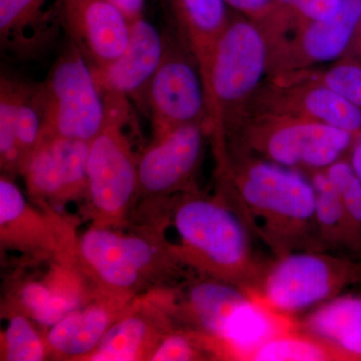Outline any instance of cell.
<instances>
[{"instance_id": "cell-1", "label": "cell", "mask_w": 361, "mask_h": 361, "mask_svg": "<svg viewBox=\"0 0 361 361\" xmlns=\"http://www.w3.org/2000/svg\"><path fill=\"white\" fill-rule=\"evenodd\" d=\"M215 157L218 191L273 258L325 250L316 223L315 190L307 174L226 144Z\"/></svg>"}, {"instance_id": "cell-2", "label": "cell", "mask_w": 361, "mask_h": 361, "mask_svg": "<svg viewBox=\"0 0 361 361\" xmlns=\"http://www.w3.org/2000/svg\"><path fill=\"white\" fill-rule=\"evenodd\" d=\"M164 201L165 223L178 237L171 249L180 264L252 295L268 262L256 253L255 237L230 202L219 191L214 196L187 192Z\"/></svg>"}, {"instance_id": "cell-3", "label": "cell", "mask_w": 361, "mask_h": 361, "mask_svg": "<svg viewBox=\"0 0 361 361\" xmlns=\"http://www.w3.org/2000/svg\"><path fill=\"white\" fill-rule=\"evenodd\" d=\"M123 228L92 224L77 240L75 265L97 292L134 299L184 268L165 237Z\"/></svg>"}, {"instance_id": "cell-4", "label": "cell", "mask_w": 361, "mask_h": 361, "mask_svg": "<svg viewBox=\"0 0 361 361\" xmlns=\"http://www.w3.org/2000/svg\"><path fill=\"white\" fill-rule=\"evenodd\" d=\"M269 47L250 18H231L214 51L205 84L213 142L225 141L243 120L268 73Z\"/></svg>"}, {"instance_id": "cell-5", "label": "cell", "mask_w": 361, "mask_h": 361, "mask_svg": "<svg viewBox=\"0 0 361 361\" xmlns=\"http://www.w3.org/2000/svg\"><path fill=\"white\" fill-rule=\"evenodd\" d=\"M104 99V127L89 145L85 198L92 224L123 228L140 198L139 155L127 132L135 116L128 97Z\"/></svg>"}, {"instance_id": "cell-6", "label": "cell", "mask_w": 361, "mask_h": 361, "mask_svg": "<svg viewBox=\"0 0 361 361\" xmlns=\"http://www.w3.org/2000/svg\"><path fill=\"white\" fill-rule=\"evenodd\" d=\"M357 137L346 130L308 118L277 114L246 115L228 146L282 167L308 174L346 158Z\"/></svg>"}, {"instance_id": "cell-7", "label": "cell", "mask_w": 361, "mask_h": 361, "mask_svg": "<svg viewBox=\"0 0 361 361\" xmlns=\"http://www.w3.org/2000/svg\"><path fill=\"white\" fill-rule=\"evenodd\" d=\"M361 280V262L336 252H291L267 263L254 300L288 318L310 311Z\"/></svg>"}, {"instance_id": "cell-8", "label": "cell", "mask_w": 361, "mask_h": 361, "mask_svg": "<svg viewBox=\"0 0 361 361\" xmlns=\"http://www.w3.org/2000/svg\"><path fill=\"white\" fill-rule=\"evenodd\" d=\"M45 135L90 142L103 129L106 104L84 54L71 42L40 84Z\"/></svg>"}, {"instance_id": "cell-9", "label": "cell", "mask_w": 361, "mask_h": 361, "mask_svg": "<svg viewBox=\"0 0 361 361\" xmlns=\"http://www.w3.org/2000/svg\"><path fill=\"white\" fill-rule=\"evenodd\" d=\"M154 135L182 126L200 123L211 133L203 78L189 47L166 39V51L142 97Z\"/></svg>"}, {"instance_id": "cell-10", "label": "cell", "mask_w": 361, "mask_h": 361, "mask_svg": "<svg viewBox=\"0 0 361 361\" xmlns=\"http://www.w3.org/2000/svg\"><path fill=\"white\" fill-rule=\"evenodd\" d=\"M32 205L11 176L0 178V241L30 257L75 265L77 238L54 210Z\"/></svg>"}, {"instance_id": "cell-11", "label": "cell", "mask_w": 361, "mask_h": 361, "mask_svg": "<svg viewBox=\"0 0 361 361\" xmlns=\"http://www.w3.org/2000/svg\"><path fill=\"white\" fill-rule=\"evenodd\" d=\"M254 113L298 116L361 135L360 109L303 71L272 75L261 85L245 116Z\"/></svg>"}, {"instance_id": "cell-12", "label": "cell", "mask_w": 361, "mask_h": 361, "mask_svg": "<svg viewBox=\"0 0 361 361\" xmlns=\"http://www.w3.org/2000/svg\"><path fill=\"white\" fill-rule=\"evenodd\" d=\"M210 130L200 123L182 126L161 134L139 155L140 198L154 203L198 191L196 176Z\"/></svg>"}, {"instance_id": "cell-13", "label": "cell", "mask_w": 361, "mask_h": 361, "mask_svg": "<svg viewBox=\"0 0 361 361\" xmlns=\"http://www.w3.org/2000/svg\"><path fill=\"white\" fill-rule=\"evenodd\" d=\"M90 142L44 135L23 169L30 200L54 210L87 195Z\"/></svg>"}, {"instance_id": "cell-14", "label": "cell", "mask_w": 361, "mask_h": 361, "mask_svg": "<svg viewBox=\"0 0 361 361\" xmlns=\"http://www.w3.org/2000/svg\"><path fill=\"white\" fill-rule=\"evenodd\" d=\"M360 18L361 0H344L331 18L292 26L293 39L269 47L268 73L282 75L343 58Z\"/></svg>"}, {"instance_id": "cell-15", "label": "cell", "mask_w": 361, "mask_h": 361, "mask_svg": "<svg viewBox=\"0 0 361 361\" xmlns=\"http://www.w3.org/2000/svg\"><path fill=\"white\" fill-rule=\"evenodd\" d=\"M45 135L40 84L1 73L0 77V168L20 175Z\"/></svg>"}, {"instance_id": "cell-16", "label": "cell", "mask_w": 361, "mask_h": 361, "mask_svg": "<svg viewBox=\"0 0 361 361\" xmlns=\"http://www.w3.org/2000/svg\"><path fill=\"white\" fill-rule=\"evenodd\" d=\"M56 13L70 42L92 68L118 59L130 39V20L106 0H56Z\"/></svg>"}, {"instance_id": "cell-17", "label": "cell", "mask_w": 361, "mask_h": 361, "mask_svg": "<svg viewBox=\"0 0 361 361\" xmlns=\"http://www.w3.org/2000/svg\"><path fill=\"white\" fill-rule=\"evenodd\" d=\"M165 51V37L144 16L130 21L129 42L123 54L103 68H92L103 96L128 97L142 104Z\"/></svg>"}, {"instance_id": "cell-18", "label": "cell", "mask_w": 361, "mask_h": 361, "mask_svg": "<svg viewBox=\"0 0 361 361\" xmlns=\"http://www.w3.org/2000/svg\"><path fill=\"white\" fill-rule=\"evenodd\" d=\"M133 300L97 291L92 300L49 327L45 336L49 353L66 360H85L111 325L130 310Z\"/></svg>"}, {"instance_id": "cell-19", "label": "cell", "mask_w": 361, "mask_h": 361, "mask_svg": "<svg viewBox=\"0 0 361 361\" xmlns=\"http://www.w3.org/2000/svg\"><path fill=\"white\" fill-rule=\"evenodd\" d=\"M254 301L248 291L236 285L199 276L183 291L176 310L193 331L210 338L221 357H224L223 339L230 322Z\"/></svg>"}, {"instance_id": "cell-20", "label": "cell", "mask_w": 361, "mask_h": 361, "mask_svg": "<svg viewBox=\"0 0 361 361\" xmlns=\"http://www.w3.org/2000/svg\"><path fill=\"white\" fill-rule=\"evenodd\" d=\"M47 0H0L1 49L14 58H37L58 35V14L45 11Z\"/></svg>"}, {"instance_id": "cell-21", "label": "cell", "mask_w": 361, "mask_h": 361, "mask_svg": "<svg viewBox=\"0 0 361 361\" xmlns=\"http://www.w3.org/2000/svg\"><path fill=\"white\" fill-rule=\"evenodd\" d=\"M169 331L167 317L157 319L153 313L133 305L111 325L103 341L85 360H149Z\"/></svg>"}, {"instance_id": "cell-22", "label": "cell", "mask_w": 361, "mask_h": 361, "mask_svg": "<svg viewBox=\"0 0 361 361\" xmlns=\"http://www.w3.org/2000/svg\"><path fill=\"white\" fill-rule=\"evenodd\" d=\"M183 39L193 54L204 87L216 45L229 23L226 0H174Z\"/></svg>"}, {"instance_id": "cell-23", "label": "cell", "mask_w": 361, "mask_h": 361, "mask_svg": "<svg viewBox=\"0 0 361 361\" xmlns=\"http://www.w3.org/2000/svg\"><path fill=\"white\" fill-rule=\"evenodd\" d=\"M315 190V217L325 250L361 255V231L342 203L324 171L308 173Z\"/></svg>"}, {"instance_id": "cell-24", "label": "cell", "mask_w": 361, "mask_h": 361, "mask_svg": "<svg viewBox=\"0 0 361 361\" xmlns=\"http://www.w3.org/2000/svg\"><path fill=\"white\" fill-rule=\"evenodd\" d=\"M252 361L348 360V356L330 343L296 329L279 330L266 337L243 355Z\"/></svg>"}, {"instance_id": "cell-25", "label": "cell", "mask_w": 361, "mask_h": 361, "mask_svg": "<svg viewBox=\"0 0 361 361\" xmlns=\"http://www.w3.org/2000/svg\"><path fill=\"white\" fill-rule=\"evenodd\" d=\"M61 283V284H63ZM61 279L54 282H28L20 287L16 295L18 308L33 322L51 327L71 311L87 302L78 288L66 290Z\"/></svg>"}, {"instance_id": "cell-26", "label": "cell", "mask_w": 361, "mask_h": 361, "mask_svg": "<svg viewBox=\"0 0 361 361\" xmlns=\"http://www.w3.org/2000/svg\"><path fill=\"white\" fill-rule=\"evenodd\" d=\"M360 325L361 295H338L308 311L296 327L336 344Z\"/></svg>"}, {"instance_id": "cell-27", "label": "cell", "mask_w": 361, "mask_h": 361, "mask_svg": "<svg viewBox=\"0 0 361 361\" xmlns=\"http://www.w3.org/2000/svg\"><path fill=\"white\" fill-rule=\"evenodd\" d=\"M49 353L45 338L37 332L32 318L23 311L11 310L6 329L2 334L1 360L42 361Z\"/></svg>"}, {"instance_id": "cell-28", "label": "cell", "mask_w": 361, "mask_h": 361, "mask_svg": "<svg viewBox=\"0 0 361 361\" xmlns=\"http://www.w3.org/2000/svg\"><path fill=\"white\" fill-rule=\"evenodd\" d=\"M217 357L208 339L195 331H169L149 361H192Z\"/></svg>"}, {"instance_id": "cell-29", "label": "cell", "mask_w": 361, "mask_h": 361, "mask_svg": "<svg viewBox=\"0 0 361 361\" xmlns=\"http://www.w3.org/2000/svg\"><path fill=\"white\" fill-rule=\"evenodd\" d=\"M303 71L306 75L336 90L361 110V61L344 56L325 70Z\"/></svg>"}, {"instance_id": "cell-30", "label": "cell", "mask_w": 361, "mask_h": 361, "mask_svg": "<svg viewBox=\"0 0 361 361\" xmlns=\"http://www.w3.org/2000/svg\"><path fill=\"white\" fill-rule=\"evenodd\" d=\"M323 171L336 188L351 219L361 231V180L355 174L348 157Z\"/></svg>"}, {"instance_id": "cell-31", "label": "cell", "mask_w": 361, "mask_h": 361, "mask_svg": "<svg viewBox=\"0 0 361 361\" xmlns=\"http://www.w3.org/2000/svg\"><path fill=\"white\" fill-rule=\"evenodd\" d=\"M299 2L300 0H271L267 16L258 23L265 35H272L288 30L293 23L294 13Z\"/></svg>"}, {"instance_id": "cell-32", "label": "cell", "mask_w": 361, "mask_h": 361, "mask_svg": "<svg viewBox=\"0 0 361 361\" xmlns=\"http://www.w3.org/2000/svg\"><path fill=\"white\" fill-rule=\"evenodd\" d=\"M344 0H300L294 13L292 26L315 23L338 13Z\"/></svg>"}, {"instance_id": "cell-33", "label": "cell", "mask_w": 361, "mask_h": 361, "mask_svg": "<svg viewBox=\"0 0 361 361\" xmlns=\"http://www.w3.org/2000/svg\"><path fill=\"white\" fill-rule=\"evenodd\" d=\"M226 2L228 6L257 23L264 20L271 6V0H226Z\"/></svg>"}, {"instance_id": "cell-34", "label": "cell", "mask_w": 361, "mask_h": 361, "mask_svg": "<svg viewBox=\"0 0 361 361\" xmlns=\"http://www.w3.org/2000/svg\"><path fill=\"white\" fill-rule=\"evenodd\" d=\"M334 345L348 356V360H361V325L341 337Z\"/></svg>"}, {"instance_id": "cell-35", "label": "cell", "mask_w": 361, "mask_h": 361, "mask_svg": "<svg viewBox=\"0 0 361 361\" xmlns=\"http://www.w3.org/2000/svg\"><path fill=\"white\" fill-rule=\"evenodd\" d=\"M118 7L130 21L142 18L145 0H106Z\"/></svg>"}, {"instance_id": "cell-36", "label": "cell", "mask_w": 361, "mask_h": 361, "mask_svg": "<svg viewBox=\"0 0 361 361\" xmlns=\"http://www.w3.org/2000/svg\"><path fill=\"white\" fill-rule=\"evenodd\" d=\"M348 160L350 161L355 174L361 180V135L356 139L355 145L349 153Z\"/></svg>"}, {"instance_id": "cell-37", "label": "cell", "mask_w": 361, "mask_h": 361, "mask_svg": "<svg viewBox=\"0 0 361 361\" xmlns=\"http://www.w3.org/2000/svg\"><path fill=\"white\" fill-rule=\"evenodd\" d=\"M344 56H349V58L361 61V18L353 42H351L350 47H349L348 51Z\"/></svg>"}]
</instances>
